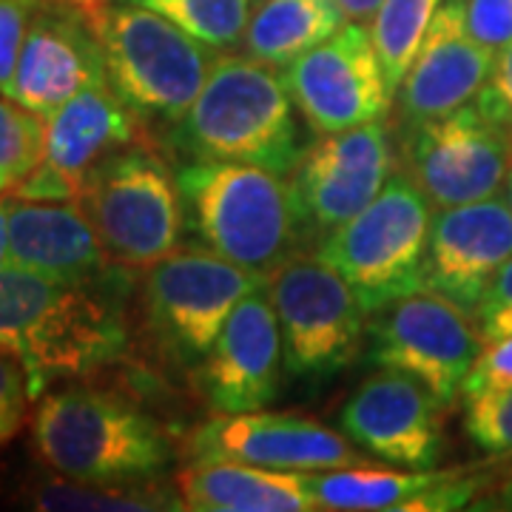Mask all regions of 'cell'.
I'll use <instances>...</instances> for the list:
<instances>
[{"label": "cell", "mask_w": 512, "mask_h": 512, "mask_svg": "<svg viewBox=\"0 0 512 512\" xmlns=\"http://www.w3.org/2000/svg\"><path fill=\"white\" fill-rule=\"evenodd\" d=\"M123 282L117 271L97 282L0 271V348L23 362L35 399L52 382L89 376L126 353Z\"/></svg>", "instance_id": "1"}, {"label": "cell", "mask_w": 512, "mask_h": 512, "mask_svg": "<svg viewBox=\"0 0 512 512\" xmlns=\"http://www.w3.org/2000/svg\"><path fill=\"white\" fill-rule=\"evenodd\" d=\"M37 458L77 481H160L174 461L171 433L140 402L109 387L66 384L43 393L32 421Z\"/></svg>", "instance_id": "2"}, {"label": "cell", "mask_w": 512, "mask_h": 512, "mask_svg": "<svg viewBox=\"0 0 512 512\" xmlns=\"http://www.w3.org/2000/svg\"><path fill=\"white\" fill-rule=\"evenodd\" d=\"M296 111L274 66L251 55H220L168 137L188 160L256 165L288 180L305 151Z\"/></svg>", "instance_id": "3"}, {"label": "cell", "mask_w": 512, "mask_h": 512, "mask_svg": "<svg viewBox=\"0 0 512 512\" xmlns=\"http://www.w3.org/2000/svg\"><path fill=\"white\" fill-rule=\"evenodd\" d=\"M177 183L185 228L202 248L251 274L271 279L305 242L291 185L274 171L188 160L177 168Z\"/></svg>", "instance_id": "4"}, {"label": "cell", "mask_w": 512, "mask_h": 512, "mask_svg": "<svg viewBox=\"0 0 512 512\" xmlns=\"http://www.w3.org/2000/svg\"><path fill=\"white\" fill-rule=\"evenodd\" d=\"M77 202L111 262L126 271H146L180 248L185 211L177 171L148 137L94 165Z\"/></svg>", "instance_id": "5"}, {"label": "cell", "mask_w": 512, "mask_h": 512, "mask_svg": "<svg viewBox=\"0 0 512 512\" xmlns=\"http://www.w3.org/2000/svg\"><path fill=\"white\" fill-rule=\"evenodd\" d=\"M94 26L117 97L140 120L174 126L205 86L217 60L214 49L131 0H109Z\"/></svg>", "instance_id": "6"}, {"label": "cell", "mask_w": 512, "mask_h": 512, "mask_svg": "<svg viewBox=\"0 0 512 512\" xmlns=\"http://www.w3.org/2000/svg\"><path fill=\"white\" fill-rule=\"evenodd\" d=\"M433 202L410 174H390L365 208L316 245L319 256L345 276L367 316L393 299L421 291Z\"/></svg>", "instance_id": "7"}, {"label": "cell", "mask_w": 512, "mask_h": 512, "mask_svg": "<svg viewBox=\"0 0 512 512\" xmlns=\"http://www.w3.org/2000/svg\"><path fill=\"white\" fill-rule=\"evenodd\" d=\"M262 288H268V276L251 274L208 248L180 245L146 268V328L174 365L194 370L217 342L231 311Z\"/></svg>", "instance_id": "8"}, {"label": "cell", "mask_w": 512, "mask_h": 512, "mask_svg": "<svg viewBox=\"0 0 512 512\" xmlns=\"http://www.w3.org/2000/svg\"><path fill=\"white\" fill-rule=\"evenodd\" d=\"M285 370L293 379H330L365 350L367 311L345 276L322 256L296 254L271 279Z\"/></svg>", "instance_id": "9"}, {"label": "cell", "mask_w": 512, "mask_h": 512, "mask_svg": "<svg viewBox=\"0 0 512 512\" xmlns=\"http://www.w3.org/2000/svg\"><path fill=\"white\" fill-rule=\"evenodd\" d=\"M367 342L373 365L413 376L444 407L458 399L484 345L473 313L427 288L370 313Z\"/></svg>", "instance_id": "10"}, {"label": "cell", "mask_w": 512, "mask_h": 512, "mask_svg": "<svg viewBox=\"0 0 512 512\" xmlns=\"http://www.w3.org/2000/svg\"><path fill=\"white\" fill-rule=\"evenodd\" d=\"M510 168L512 134L476 103L407 128V174L436 208L493 197Z\"/></svg>", "instance_id": "11"}, {"label": "cell", "mask_w": 512, "mask_h": 512, "mask_svg": "<svg viewBox=\"0 0 512 512\" xmlns=\"http://www.w3.org/2000/svg\"><path fill=\"white\" fill-rule=\"evenodd\" d=\"M390 137L382 120L322 134L302 151L288 177L305 242L319 245L353 220L390 177Z\"/></svg>", "instance_id": "12"}, {"label": "cell", "mask_w": 512, "mask_h": 512, "mask_svg": "<svg viewBox=\"0 0 512 512\" xmlns=\"http://www.w3.org/2000/svg\"><path fill=\"white\" fill-rule=\"evenodd\" d=\"M282 80L299 114L316 134L384 120L393 100L370 29L356 20L288 63L282 69Z\"/></svg>", "instance_id": "13"}, {"label": "cell", "mask_w": 512, "mask_h": 512, "mask_svg": "<svg viewBox=\"0 0 512 512\" xmlns=\"http://www.w3.org/2000/svg\"><path fill=\"white\" fill-rule=\"evenodd\" d=\"M43 120V157L35 171L9 191L23 200H77L94 165L140 137V117L109 83L86 86Z\"/></svg>", "instance_id": "14"}, {"label": "cell", "mask_w": 512, "mask_h": 512, "mask_svg": "<svg viewBox=\"0 0 512 512\" xmlns=\"http://www.w3.org/2000/svg\"><path fill=\"white\" fill-rule=\"evenodd\" d=\"M94 83H109L94 18L74 0H43L3 94L23 109L49 117Z\"/></svg>", "instance_id": "15"}, {"label": "cell", "mask_w": 512, "mask_h": 512, "mask_svg": "<svg viewBox=\"0 0 512 512\" xmlns=\"http://www.w3.org/2000/svg\"><path fill=\"white\" fill-rule=\"evenodd\" d=\"M285 353L268 288L248 293L225 319L208 356L194 367V384L214 413H254L282 387Z\"/></svg>", "instance_id": "16"}, {"label": "cell", "mask_w": 512, "mask_h": 512, "mask_svg": "<svg viewBox=\"0 0 512 512\" xmlns=\"http://www.w3.org/2000/svg\"><path fill=\"white\" fill-rule=\"evenodd\" d=\"M188 450L194 461H245L288 473H316L362 461L348 436L305 416L265 410L217 413L191 430Z\"/></svg>", "instance_id": "17"}, {"label": "cell", "mask_w": 512, "mask_h": 512, "mask_svg": "<svg viewBox=\"0 0 512 512\" xmlns=\"http://www.w3.org/2000/svg\"><path fill=\"white\" fill-rule=\"evenodd\" d=\"M441 407L413 376L382 367L342 404L339 427L350 441L387 464L430 470L444 447Z\"/></svg>", "instance_id": "18"}, {"label": "cell", "mask_w": 512, "mask_h": 512, "mask_svg": "<svg viewBox=\"0 0 512 512\" xmlns=\"http://www.w3.org/2000/svg\"><path fill=\"white\" fill-rule=\"evenodd\" d=\"M512 256V208L504 197L464 202L433 214L421 285L476 311L481 293Z\"/></svg>", "instance_id": "19"}, {"label": "cell", "mask_w": 512, "mask_h": 512, "mask_svg": "<svg viewBox=\"0 0 512 512\" xmlns=\"http://www.w3.org/2000/svg\"><path fill=\"white\" fill-rule=\"evenodd\" d=\"M493 63L495 52L484 49L467 32L458 0H444L396 92L404 128L473 103L493 72Z\"/></svg>", "instance_id": "20"}, {"label": "cell", "mask_w": 512, "mask_h": 512, "mask_svg": "<svg viewBox=\"0 0 512 512\" xmlns=\"http://www.w3.org/2000/svg\"><path fill=\"white\" fill-rule=\"evenodd\" d=\"M9 265L60 282H97L120 271L80 202L23 200L15 194L9 211Z\"/></svg>", "instance_id": "21"}, {"label": "cell", "mask_w": 512, "mask_h": 512, "mask_svg": "<svg viewBox=\"0 0 512 512\" xmlns=\"http://www.w3.org/2000/svg\"><path fill=\"white\" fill-rule=\"evenodd\" d=\"M183 507L194 512H311L305 473L202 458L180 476Z\"/></svg>", "instance_id": "22"}, {"label": "cell", "mask_w": 512, "mask_h": 512, "mask_svg": "<svg viewBox=\"0 0 512 512\" xmlns=\"http://www.w3.org/2000/svg\"><path fill=\"white\" fill-rule=\"evenodd\" d=\"M345 26L336 0H259L242 37L245 55L274 69L316 49Z\"/></svg>", "instance_id": "23"}, {"label": "cell", "mask_w": 512, "mask_h": 512, "mask_svg": "<svg viewBox=\"0 0 512 512\" xmlns=\"http://www.w3.org/2000/svg\"><path fill=\"white\" fill-rule=\"evenodd\" d=\"M441 473L430 470H393V467H370L348 464L333 470L305 473L311 487L316 510L336 512H376L402 510L410 498L439 484Z\"/></svg>", "instance_id": "24"}, {"label": "cell", "mask_w": 512, "mask_h": 512, "mask_svg": "<svg viewBox=\"0 0 512 512\" xmlns=\"http://www.w3.org/2000/svg\"><path fill=\"white\" fill-rule=\"evenodd\" d=\"M20 504L46 512H160L185 510L183 495L157 481L137 484H97L55 476H32L23 484Z\"/></svg>", "instance_id": "25"}, {"label": "cell", "mask_w": 512, "mask_h": 512, "mask_svg": "<svg viewBox=\"0 0 512 512\" xmlns=\"http://www.w3.org/2000/svg\"><path fill=\"white\" fill-rule=\"evenodd\" d=\"M441 3L444 0H382L376 15L370 18V40L393 97L419 55Z\"/></svg>", "instance_id": "26"}, {"label": "cell", "mask_w": 512, "mask_h": 512, "mask_svg": "<svg viewBox=\"0 0 512 512\" xmlns=\"http://www.w3.org/2000/svg\"><path fill=\"white\" fill-rule=\"evenodd\" d=\"M163 15L183 32L211 46L214 52H231L242 43L248 20H251V0H131Z\"/></svg>", "instance_id": "27"}, {"label": "cell", "mask_w": 512, "mask_h": 512, "mask_svg": "<svg viewBox=\"0 0 512 512\" xmlns=\"http://www.w3.org/2000/svg\"><path fill=\"white\" fill-rule=\"evenodd\" d=\"M46 120L20 103L0 97V194L15 191L40 163Z\"/></svg>", "instance_id": "28"}, {"label": "cell", "mask_w": 512, "mask_h": 512, "mask_svg": "<svg viewBox=\"0 0 512 512\" xmlns=\"http://www.w3.org/2000/svg\"><path fill=\"white\" fill-rule=\"evenodd\" d=\"M464 427L478 447L490 453H512V387L467 396Z\"/></svg>", "instance_id": "29"}, {"label": "cell", "mask_w": 512, "mask_h": 512, "mask_svg": "<svg viewBox=\"0 0 512 512\" xmlns=\"http://www.w3.org/2000/svg\"><path fill=\"white\" fill-rule=\"evenodd\" d=\"M29 373L12 350L0 348V447L15 439L32 407Z\"/></svg>", "instance_id": "30"}, {"label": "cell", "mask_w": 512, "mask_h": 512, "mask_svg": "<svg viewBox=\"0 0 512 512\" xmlns=\"http://www.w3.org/2000/svg\"><path fill=\"white\" fill-rule=\"evenodd\" d=\"M470 37L490 52L512 43V0H458Z\"/></svg>", "instance_id": "31"}, {"label": "cell", "mask_w": 512, "mask_h": 512, "mask_svg": "<svg viewBox=\"0 0 512 512\" xmlns=\"http://www.w3.org/2000/svg\"><path fill=\"white\" fill-rule=\"evenodd\" d=\"M473 319L484 342L512 336V256L498 268L487 291L481 293Z\"/></svg>", "instance_id": "32"}, {"label": "cell", "mask_w": 512, "mask_h": 512, "mask_svg": "<svg viewBox=\"0 0 512 512\" xmlns=\"http://www.w3.org/2000/svg\"><path fill=\"white\" fill-rule=\"evenodd\" d=\"M43 0H0V94L9 89L20 46Z\"/></svg>", "instance_id": "33"}, {"label": "cell", "mask_w": 512, "mask_h": 512, "mask_svg": "<svg viewBox=\"0 0 512 512\" xmlns=\"http://www.w3.org/2000/svg\"><path fill=\"white\" fill-rule=\"evenodd\" d=\"M512 387V336L484 342L467 379L461 384L464 396H478L484 390Z\"/></svg>", "instance_id": "34"}, {"label": "cell", "mask_w": 512, "mask_h": 512, "mask_svg": "<svg viewBox=\"0 0 512 512\" xmlns=\"http://www.w3.org/2000/svg\"><path fill=\"white\" fill-rule=\"evenodd\" d=\"M473 103L493 123H498L507 134H512V43L495 55L493 72H490L487 83L481 86V92L476 94Z\"/></svg>", "instance_id": "35"}, {"label": "cell", "mask_w": 512, "mask_h": 512, "mask_svg": "<svg viewBox=\"0 0 512 512\" xmlns=\"http://www.w3.org/2000/svg\"><path fill=\"white\" fill-rule=\"evenodd\" d=\"M339 9L345 12V18L356 20V23H365L376 15V9L382 6V0H336Z\"/></svg>", "instance_id": "36"}, {"label": "cell", "mask_w": 512, "mask_h": 512, "mask_svg": "<svg viewBox=\"0 0 512 512\" xmlns=\"http://www.w3.org/2000/svg\"><path fill=\"white\" fill-rule=\"evenodd\" d=\"M9 211L12 194H0V271L9 268Z\"/></svg>", "instance_id": "37"}, {"label": "cell", "mask_w": 512, "mask_h": 512, "mask_svg": "<svg viewBox=\"0 0 512 512\" xmlns=\"http://www.w3.org/2000/svg\"><path fill=\"white\" fill-rule=\"evenodd\" d=\"M507 202H510V208H512V168H510V174H507Z\"/></svg>", "instance_id": "38"}, {"label": "cell", "mask_w": 512, "mask_h": 512, "mask_svg": "<svg viewBox=\"0 0 512 512\" xmlns=\"http://www.w3.org/2000/svg\"><path fill=\"white\" fill-rule=\"evenodd\" d=\"M256 3H259V0H256Z\"/></svg>", "instance_id": "39"}]
</instances>
